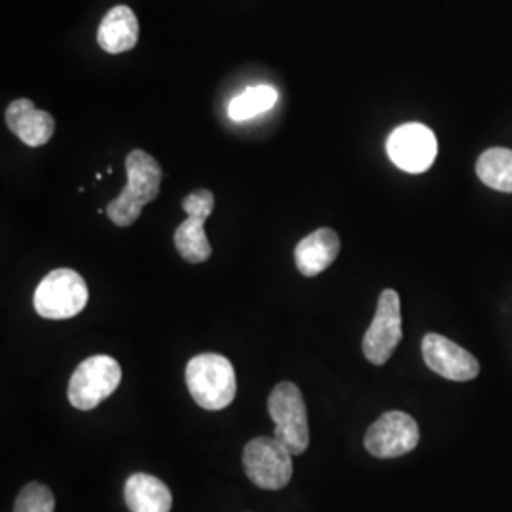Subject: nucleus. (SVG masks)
<instances>
[{"instance_id": "1", "label": "nucleus", "mask_w": 512, "mask_h": 512, "mask_svg": "<svg viewBox=\"0 0 512 512\" xmlns=\"http://www.w3.org/2000/svg\"><path fill=\"white\" fill-rule=\"evenodd\" d=\"M126 173L128 184L124 186L120 196L107 205L109 219L120 228L135 224L145 205L158 198L162 184V167L145 150L129 152Z\"/></svg>"}, {"instance_id": "2", "label": "nucleus", "mask_w": 512, "mask_h": 512, "mask_svg": "<svg viewBox=\"0 0 512 512\" xmlns=\"http://www.w3.org/2000/svg\"><path fill=\"white\" fill-rule=\"evenodd\" d=\"M186 385L198 406L213 412L234 403L238 393L234 366L217 353H202L188 361Z\"/></svg>"}, {"instance_id": "3", "label": "nucleus", "mask_w": 512, "mask_h": 512, "mask_svg": "<svg viewBox=\"0 0 512 512\" xmlns=\"http://www.w3.org/2000/svg\"><path fill=\"white\" fill-rule=\"evenodd\" d=\"M268 412L275 423V439L293 456L304 454L310 444V425L302 391L291 382L275 385L268 399Z\"/></svg>"}, {"instance_id": "4", "label": "nucleus", "mask_w": 512, "mask_h": 512, "mask_svg": "<svg viewBox=\"0 0 512 512\" xmlns=\"http://www.w3.org/2000/svg\"><path fill=\"white\" fill-rule=\"evenodd\" d=\"M88 298L84 277L69 268H59L38 283L33 302L40 317L61 321L76 317L88 306Z\"/></svg>"}, {"instance_id": "5", "label": "nucleus", "mask_w": 512, "mask_h": 512, "mask_svg": "<svg viewBox=\"0 0 512 512\" xmlns=\"http://www.w3.org/2000/svg\"><path fill=\"white\" fill-rule=\"evenodd\" d=\"M122 382V368L109 355H93L82 361L69 382V403L76 410H93L118 389Z\"/></svg>"}, {"instance_id": "6", "label": "nucleus", "mask_w": 512, "mask_h": 512, "mask_svg": "<svg viewBox=\"0 0 512 512\" xmlns=\"http://www.w3.org/2000/svg\"><path fill=\"white\" fill-rule=\"evenodd\" d=\"M243 467L258 488L281 490L293 478V454L275 437H258L245 446Z\"/></svg>"}, {"instance_id": "7", "label": "nucleus", "mask_w": 512, "mask_h": 512, "mask_svg": "<svg viewBox=\"0 0 512 512\" xmlns=\"http://www.w3.org/2000/svg\"><path fill=\"white\" fill-rule=\"evenodd\" d=\"M403 340L401 298L393 289L380 294L376 315L363 338V353L372 365L382 366L391 359Z\"/></svg>"}, {"instance_id": "8", "label": "nucleus", "mask_w": 512, "mask_h": 512, "mask_svg": "<svg viewBox=\"0 0 512 512\" xmlns=\"http://www.w3.org/2000/svg\"><path fill=\"white\" fill-rule=\"evenodd\" d=\"M184 213L188 215L183 224L175 230V247L179 255L190 264H202L211 258V243L205 236L203 224L215 209V196L211 190L200 188L188 194L183 200Z\"/></svg>"}, {"instance_id": "9", "label": "nucleus", "mask_w": 512, "mask_h": 512, "mask_svg": "<svg viewBox=\"0 0 512 512\" xmlns=\"http://www.w3.org/2000/svg\"><path fill=\"white\" fill-rule=\"evenodd\" d=\"M420 442V427L406 412H385L366 431L365 448L374 458H401Z\"/></svg>"}, {"instance_id": "10", "label": "nucleus", "mask_w": 512, "mask_h": 512, "mask_svg": "<svg viewBox=\"0 0 512 512\" xmlns=\"http://www.w3.org/2000/svg\"><path fill=\"white\" fill-rule=\"evenodd\" d=\"M439 152L437 137L423 124H404L387 139V154L391 162L406 173L427 171Z\"/></svg>"}, {"instance_id": "11", "label": "nucleus", "mask_w": 512, "mask_h": 512, "mask_svg": "<svg viewBox=\"0 0 512 512\" xmlns=\"http://www.w3.org/2000/svg\"><path fill=\"white\" fill-rule=\"evenodd\" d=\"M423 361L435 374L452 382L475 380L480 365L475 355L440 334H427L421 342Z\"/></svg>"}, {"instance_id": "12", "label": "nucleus", "mask_w": 512, "mask_h": 512, "mask_svg": "<svg viewBox=\"0 0 512 512\" xmlns=\"http://www.w3.org/2000/svg\"><path fill=\"white\" fill-rule=\"evenodd\" d=\"M6 124L27 147H44L54 137L55 120L46 110H38L31 99H16L6 109Z\"/></svg>"}, {"instance_id": "13", "label": "nucleus", "mask_w": 512, "mask_h": 512, "mask_svg": "<svg viewBox=\"0 0 512 512\" xmlns=\"http://www.w3.org/2000/svg\"><path fill=\"white\" fill-rule=\"evenodd\" d=\"M340 253V238L332 228H319L302 239L294 249L298 272L306 277L325 272Z\"/></svg>"}, {"instance_id": "14", "label": "nucleus", "mask_w": 512, "mask_h": 512, "mask_svg": "<svg viewBox=\"0 0 512 512\" xmlns=\"http://www.w3.org/2000/svg\"><path fill=\"white\" fill-rule=\"evenodd\" d=\"M139 19L129 6H114L97 29V42L107 54H124L137 46Z\"/></svg>"}, {"instance_id": "15", "label": "nucleus", "mask_w": 512, "mask_h": 512, "mask_svg": "<svg viewBox=\"0 0 512 512\" xmlns=\"http://www.w3.org/2000/svg\"><path fill=\"white\" fill-rule=\"evenodd\" d=\"M124 497L129 512H169L173 505L171 490L160 478L145 473L129 476Z\"/></svg>"}, {"instance_id": "16", "label": "nucleus", "mask_w": 512, "mask_h": 512, "mask_svg": "<svg viewBox=\"0 0 512 512\" xmlns=\"http://www.w3.org/2000/svg\"><path fill=\"white\" fill-rule=\"evenodd\" d=\"M476 175L482 183L499 192H512V150L490 148L476 162Z\"/></svg>"}, {"instance_id": "17", "label": "nucleus", "mask_w": 512, "mask_h": 512, "mask_svg": "<svg viewBox=\"0 0 512 512\" xmlns=\"http://www.w3.org/2000/svg\"><path fill=\"white\" fill-rule=\"evenodd\" d=\"M275 103H277V90L272 86H255V88H247L230 103L228 114L232 120L243 122V120L255 118L262 112H268Z\"/></svg>"}, {"instance_id": "18", "label": "nucleus", "mask_w": 512, "mask_h": 512, "mask_svg": "<svg viewBox=\"0 0 512 512\" xmlns=\"http://www.w3.org/2000/svg\"><path fill=\"white\" fill-rule=\"evenodd\" d=\"M55 499L52 490L40 482H31L19 492L14 512H54Z\"/></svg>"}]
</instances>
